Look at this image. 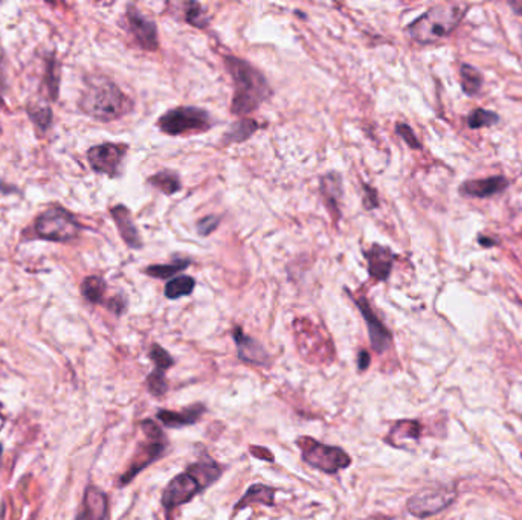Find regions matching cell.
Segmentation results:
<instances>
[{
    "label": "cell",
    "instance_id": "9a60e30c",
    "mask_svg": "<svg viewBox=\"0 0 522 520\" xmlns=\"http://www.w3.org/2000/svg\"><path fill=\"white\" fill-rule=\"evenodd\" d=\"M509 185V178L504 176H492L464 182L459 186V194H463L464 197H475V199H485V197H492L506 191Z\"/></svg>",
    "mask_w": 522,
    "mask_h": 520
},
{
    "label": "cell",
    "instance_id": "4316f807",
    "mask_svg": "<svg viewBox=\"0 0 522 520\" xmlns=\"http://www.w3.org/2000/svg\"><path fill=\"white\" fill-rule=\"evenodd\" d=\"M196 281L191 276H178L168 281L165 285V296L168 299H179L193 293Z\"/></svg>",
    "mask_w": 522,
    "mask_h": 520
},
{
    "label": "cell",
    "instance_id": "484cf974",
    "mask_svg": "<svg viewBox=\"0 0 522 520\" xmlns=\"http://www.w3.org/2000/svg\"><path fill=\"white\" fill-rule=\"evenodd\" d=\"M107 285L101 276H87L81 284V294L92 304H103Z\"/></svg>",
    "mask_w": 522,
    "mask_h": 520
},
{
    "label": "cell",
    "instance_id": "ba28073f",
    "mask_svg": "<svg viewBox=\"0 0 522 520\" xmlns=\"http://www.w3.org/2000/svg\"><path fill=\"white\" fill-rule=\"evenodd\" d=\"M81 226L65 208H49L35 220V234L49 241H70L79 235Z\"/></svg>",
    "mask_w": 522,
    "mask_h": 520
},
{
    "label": "cell",
    "instance_id": "d4e9b609",
    "mask_svg": "<svg viewBox=\"0 0 522 520\" xmlns=\"http://www.w3.org/2000/svg\"><path fill=\"white\" fill-rule=\"evenodd\" d=\"M190 259L187 258H176L174 261L170 264H155V266H148L144 273L148 276L157 278V280H168V278L174 276L176 273H179L185 271L190 266Z\"/></svg>",
    "mask_w": 522,
    "mask_h": 520
},
{
    "label": "cell",
    "instance_id": "30bf717a",
    "mask_svg": "<svg viewBox=\"0 0 522 520\" xmlns=\"http://www.w3.org/2000/svg\"><path fill=\"white\" fill-rule=\"evenodd\" d=\"M127 150L124 143H101L87 151V160L93 171L113 177L119 173Z\"/></svg>",
    "mask_w": 522,
    "mask_h": 520
},
{
    "label": "cell",
    "instance_id": "1f68e13d",
    "mask_svg": "<svg viewBox=\"0 0 522 520\" xmlns=\"http://www.w3.org/2000/svg\"><path fill=\"white\" fill-rule=\"evenodd\" d=\"M28 113L31 116V119L34 121V124L37 125L40 130L49 129V125L52 122V110L49 105H45V107L35 105L34 109L32 107H28Z\"/></svg>",
    "mask_w": 522,
    "mask_h": 520
},
{
    "label": "cell",
    "instance_id": "f35d334b",
    "mask_svg": "<svg viewBox=\"0 0 522 520\" xmlns=\"http://www.w3.org/2000/svg\"><path fill=\"white\" fill-rule=\"evenodd\" d=\"M370 363H371L370 354L367 351H364V349H362V351L358 356V368H359V371H367Z\"/></svg>",
    "mask_w": 522,
    "mask_h": 520
},
{
    "label": "cell",
    "instance_id": "7402d4cb",
    "mask_svg": "<svg viewBox=\"0 0 522 520\" xmlns=\"http://www.w3.org/2000/svg\"><path fill=\"white\" fill-rule=\"evenodd\" d=\"M148 183L157 188L159 191L167 194V195H173L176 193L181 191V177L176 171H171V169H164V171H159L153 174L152 177H148Z\"/></svg>",
    "mask_w": 522,
    "mask_h": 520
},
{
    "label": "cell",
    "instance_id": "836d02e7",
    "mask_svg": "<svg viewBox=\"0 0 522 520\" xmlns=\"http://www.w3.org/2000/svg\"><path fill=\"white\" fill-rule=\"evenodd\" d=\"M396 131H397V134H399V136L406 142V143H408V147H411V148H414V150H420L422 148V143H420V141L417 139V136H415V134H414V130L410 127V125L408 124H397L396 125Z\"/></svg>",
    "mask_w": 522,
    "mask_h": 520
},
{
    "label": "cell",
    "instance_id": "ab89813d",
    "mask_svg": "<svg viewBox=\"0 0 522 520\" xmlns=\"http://www.w3.org/2000/svg\"><path fill=\"white\" fill-rule=\"evenodd\" d=\"M478 241H480V245L483 246V247H495V246H498V241L497 240H492V238H485V237H483V235H480V237H478Z\"/></svg>",
    "mask_w": 522,
    "mask_h": 520
},
{
    "label": "cell",
    "instance_id": "60d3db41",
    "mask_svg": "<svg viewBox=\"0 0 522 520\" xmlns=\"http://www.w3.org/2000/svg\"><path fill=\"white\" fill-rule=\"evenodd\" d=\"M509 5L511 6V10L515 11V14L522 15V2H516V0H513V2H509Z\"/></svg>",
    "mask_w": 522,
    "mask_h": 520
},
{
    "label": "cell",
    "instance_id": "f1b7e54d",
    "mask_svg": "<svg viewBox=\"0 0 522 520\" xmlns=\"http://www.w3.org/2000/svg\"><path fill=\"white\" fill-rule=\"evenodd\" d=\"M183 15H185V20H187L191 26H196V28H207L209 23V15L207 14L205 8L197 2L185 4Z\"/></svg>",
    "mask_w": 522,
    "mask_h": 520
},
{
    "label": "cell",
    "instance_id": "ffe728a7",
    "mask_svg": "<svg viewBox=\"0 0 522 520\" xmlns=\"http://www.w3.org/2000/svg\"><path fill=\"white\" fill-rule=\"evenodd\" d=\"M254 504L273 507L275 505V490L269 486H264V483H254L246 490L242 499L237 502L235 511H242Z\"/></svg>",
    "mask_w": 522,
    "mask_h": 520
},
{
    "label": "cell",
    "instance_id": "4dcf8cb0",
    "mask_svg": "<svg viewBox=\"0 0 522 520\" xmlns=\"http://www.w3.org/2000/svg\"><path fill=\"white\" fill-rule=\"evenodd\" d=\"M58 84H60V75H58V65L56 60L46 61V72H45V87L48 89V95L52 101L57 100L58 96Z\"/></svg>",
    "mask_w": 522,
    "mask_h": 520
},
{
    "label": "cell",
    "instance_id": "7c38bea8",
    "mask_svg": "<svg viewBox=\"0 0 522 520\" xmlns=\"http://www.w3.org/2000/svg\"><path fill=\"white\" fill-rule=\"evenodd\" d=\"M126 19L130 34L133 35V39L141 48L144 51H156L159 48L157 28L153 20H150L135 6L127 8Z\"/></svg>",
    "mask_w": 522,
    "mask_h": 520
},
{
    "label": "cell",
    "instance_id": "b9f144b4",
    "mask_svg": "<svg viewBox=\"0 0 522 520\" xmlns=\"http://www.w3.org/2000/svg\"><path fill=\"white\" fill-rule=\"evenodd\" d=\"M0 456H2V444H0Z\"/></svg>",
    "mask_w": 522,
    "mask_h": 520
},
{
    "label": "cell",
    "instance_id": "603a6c76",
    "mask_svg": "<svg viewBox=\"0 0 522 520\" xmlns=\"http://www.w3.org/2000/svg\"><path fill=\"white\" fill-rule=\"evenodd\" d=\"M261 125L256 122L255 119H243V121H238L235 124H233L231 130H229L225 138L222 141L223 145H231V143H237V142H243L246 139H249L252 134L260 130Z\"/></svg>",
    "mask_w": 522,
    "mask_h": 520
},
{
    "label": "cell",
    "instance_id": "7a4b0ae2",
    "mask_svg": "<svg viewBox=\"0 0 522 520\" xmlns=\"http://www.w3.org/2000/svg\"><path fill=\"white\" fill-rule=\"evenodd\" d=\"M223 474L222 465H218L211 456L205 455L194 464L188 465L183 473L174 476L162 493V507L171 511L187 504L200 491L212 486Z\"/></svg>",
    "mask_w": 522,
    "mask_h": 520
},
{
    "label": "cell",
    "instance_id": "f546056e",
    "mask_svg": "<svg viewBox=\"0 0 522 520\" xmlns=\"http://www.w3.org/2000/svg\"><path fill=\"white\" fill-rule=\"evenodd\" d=\"M150 358H152L155 363L153 371L167 372V370H170L174 365V358L170 356V353L157 344H153L152 348H150Z\"/></svg>",
    "mask_w": 522,
    "mask_h": 520
},
{
    "label": "cell",
    "instance_id": "5b68a950",
    "mask_svg": "<svg viewBox=\"0 0 522 520\" xmlns=\"http://www.w3.org/2000/svg\"><path fill=\"white\" fill-rule=\"evenodd\" d=\"M139 429L143 430L145 439L143 443H139L138 449L133 455V460H131L129 469L119 479V486L122 487L133 481L141 472L148 467V465H152L155 461L162 458L168 449V439L155 421L152 420L141 421Z\"/></svg>",
    "mask_w": 522,
    "mask_h": 520
},
{
    "label": "cell",
    "instance_id": "74e56055",
    "mask_svg": "<svg viewBox=\"0 0 522 520\" xmlns=\"http://www.w3.org/2000/svg\"><path fill=\"white\" fill-rule=\"evenodd\" d=\"M249 452L255 456L256 460H263V461H268V462H273V455L268 449H264V447H255V446H252L251 449H249Z\"/></svg>",
    "mask_w": 522,
    "mask_h": 520
},
{
    "label": "cell",
    "instance_id": "e0dca14e",
    "mask_svg": "<svg viewBox=\"0 0 522 520\" xmlns=\"http://www.w3.org/2000/svg\"><path fill=\"white\" fill-rule=\"evenodd\" d=\"M109 513V500L98 487L89 486L83 498V511L79 520H105Z\"/></svg>",
    "mask_w": 522,
    "mask_h": 520
},
{
    "label": "cell",
    "instance_id": "5bb4252c",
    "mask_svg": "<svg viewBox=\"0 0 522 520\" xmlns=\"http://www.w3.org/2000/svg\"><path fill=\"white\" fill-rule=\"evenodd\" d=\"M365 259L368 266V273L376 281H386L391 275L396 255L389 247L380 245H371L365 252Z\"/></svg>",
    "mask_w": 522,
    "mask_h": 520
},
{
    "label": "cell",
    "instance_id": "8992f818",
    "mask_svg": "<svg viewBox=\"0 0 522 520\" xmlns=\"http://www.w3.org/2000/svg\"><path fill=\"white\" fill-rule=\"evenodd\" d=\"M296 444L304 462L324 473L334 474L339 470L348 469L351 465L350 455L341 447L322 444L311 436H299L296 439Z\"/></svg>",
    "mask_w": 522,
    "mask_h": 520
},
{
    "label": "cell",
    "instance_id": "d6986e66",
    "mask_svg": "<svg viewBox=\"0 0 522 520\" xmlns=\"http://www.w3.org/2000/svg\"><path fill=\"white\" fill-rule=\"evenodd\" d=\"M112 217L115 220L122 240L126 241V245L131 249H141L143 247V240H141L139 230L135 225L133 219H131L130 211L124 204H117L110 209Z\"/></svg>",
    "mask_w": 522,
    "mask_h": 520
},
{
    "label": "cell",
    "instance_id": "52a82bcc",
    "mask_svg": "<svg viewBox=\"0 0 522 520\" xmlns=\"http://www.w3.org/2000/svg\"><path fill=\"white\" fill-rule=\"evenodd\" d=\"M157 127L170 136L203 133L212 127L211 115L199 107H176L157 119Z\"/></svg>",
    "mask_w": 522,
    "mask_h": 520
},
{
    "label": "cell",
    "instance_id": "44dd1931",
    "mask_svg": "<svg viewBox=\"0 0 522 520\" xmlns=\"http://www.w3.org/2000/svg\"><path fill=\"white\" fill-rule=\"evenodd\" d=\"M420 424L417 421L412 420H403L396 423L394 427L389 432V436L386 438L388 443H391L394 447H400V444L406 439H417L420 436Z\"/></svg>",
    "mask_w": 522,
    "mask_h": 520
},
{
    "label": "cell",
    "instance_id": "d590c367",
    "mask_svg": "<svg viewBox=\"0 0 522 520\" xmlns=\"http://www.w3.org/2000/svg\"><path fill=\"white\" fill-rule=\"evenodd\" d=\"M362 188H364V206L365 209H376L379 206V195H377V191L374 190L373 186H370L367 183L362 185Z\"/></svg>",
    "mask_w": 522,
    "mask_h": 520
},
{
    "label": "cell",
    "instance_id": "8d00e7d4",
    "mask_svg": "<svg viewBox=\"0 0 522 520\" xmlns=\"http://www.w3.org/2000/svg\"><path fill=\"white\" fill-rule=\"evenodd\" d=\"M5 79H6V57L4 48L0 46V98H2L5 92Z\"/></svg>",
    "mask_w": 522,
    "mask_h": 520
},
{
    "label": "cell",
    "instance_id": "4fadbf2b",
    "mask_svg": "<svg viewBox=\"0 0 522 520\" xmlns=\"http://www.w3.org/2000/svg\"><path fill=\"white\" fill-rule=\"evenodd\" d=\"M233 337L237 345V354L240 360L255 365V366H263V368L270 366L272 358L269 353L264 349V346L259 342V340H255L254 337L244 334L242 327H234Z\"/></svg>",
    "mask_w": 522,
    "mask_h": 520
},
{
    "label": "cell",
    "instance_id": "ac0fdd59",
    "mask_svg": "<svg viewBox=\"0 0 522 520\" xmlns=\"http://www.w3.org/2000/svg\"><path fill=\"white\" fill-rule=\"evenodd\" d=\"M321 193L324 203L329 209L333 220L338 221L341 219V200H342V178L338 173H327L321 178Z\"/></svg>",
    "mask_w": 522,
    "mask_h": 520
},
{
    "label": "cell",
    "instance_id": "9c48e42d",
    "mask_svg": "<svg viewBox=\"0 0 522 520\" xmlns=\"http://www.w3.org/2000/svg\"><path fill=\"white\" fill-rule=\"evenodd\" d=\"M455 498L457 493L452 487H431L410 498L406 508L412 516L426 519L452 505Z\"/></svg>",
    "mask_w": 522,
    "mask_h": 520
},
{
    "label": "cell",
    "instance_id": "6da1fadb",
    "mask_svg": "<svg viewBox=\"0 0 522 520\" xmlns=\"http://www.w3.org/2000/svg\"><path fill=\"white\" fill-rule=\"evenodd\" d=\"M225 67L234 82L231 113L244 116L255 112L272 95L266 78L251 63L234 56L225 57Z\"/></svg>",
    "mask_w": 522,
    "mask_h": 520
},
{
    "label": "cell",
    "instance_id": "3957f363",
    "mask_svg": "<svg viewBox=\"0 0 522 520\" xmlns=\"http://www.w3.org/2000/svg\"><path fill=\"white\" fill-rule=\"evenodd\" d=\"M469 5L446 2L431 6L406 28L410 37L420 44H431L452 34L466 17Z\"/></svg>",
    "mask_w": 522,
    "mask_h": 520
},
{
    "label": "cell",
    "instance_id": "8fae6325",
    "mask_svg": "<svg viewBox=\"0 0 522 520\" xmlns=\"http://www.w3.org/2000/svg\"><path fill=\"white\" fill-rule=\"evenodd\" d=\"M353 301H355L359 311L362 313V316H364V320H365L367 328H368L371 348H373L374 351L379 353V354L385 353L386 349L389 348V345H391V342H393L391 331H389L385 327L384 322L379 319V316L376 315L374 310L371 308L367 298H364V296H359V298H353Z\"/></svg>",
    "mask_w": 522,
    "mask_h": 520
},
{
    "label": "cell",
    "instance_id": "e575fe53",
    "mask_svg": "<svg viewBox=\"0 0 522 520\" xmlns=\"http://www.w3.org/2000/svg\"><path fill=\"white\" fill-rule=\"evenodd\" d=\"M218 223H220V219H218V217H214V215H209V217L202 219V220L197 223V230H199V234L203 235V237H207V235L212 234V232H214V230L217 229Z\"/></svg>",
    "mask_w": 522,
    "mask_h": 520
},
{
    "label": "cell",
    "instance_id": "277c9868",
    "mask_svg": "<svg viewBox=\"0 0 522 520\" xmlns=\"http://www.w3.org/2000/svg\"><path fill=\"white\" fill-rule=\"evenodd\" d=\"M78 105L87 116L101 122L119 119L133 110V101L130 100V96L124 93L117 84L104 78L87 86Z\"/></svg>",
    "mask_w": 522,
    "mask_h": 520
},
{
    "label": "cell",
    "instance_id": "83f0119b",
    "mask_svg": "<svg viewBox=\"0 0 522 520\" xmlns=\"http://www.w3.org/2000/svg\"><path fill=\"white\" fill-rule=\"evenodd\" d=\"M500 121L498 113H495L492 110H485V109H474L467 116V125L469 129H484V127H492Z\"/></svg>",
    "mask_w": 522,
    "mask_h": 520
},
{
    "label": "cell",
    "instance_id": "cb8c5ba5",
    "mask_svg": "<svg viewBox=\"0 0 522 520\" xmlns=\"http://www.w3.org/2000/svg\"><path fill=\"white\" fill-rule=\"evenodd\" d=\"M459 78H462V89L467 96H475L478 92L481 91L483 86V74L476 67L467 65H462L459 67Z\"/></svg>",
    "mask_w": 522,
    "mask_h": 520
},
{
    "label": "cell",
    "instance_id": "d6a6232c",
    "mask_svg": "<svg viewBox=\"0 0 522 520\" xmlns=\"http://www.w3.org/2000/svg\"><path fill=\"white\" fill-rule=\"evenodd\" d=\"M147 388L150 394L155 397H162L168 391V382L165 379V372L152 371L147 377Z\"/></svg>",
    "mask_w": 522,
    "mask_h": 520
},
{
    "label": "cell",
    "instance_id": "2e32d148",
    "mask_svg": "<svg viewBox=\"0 0 522 520\" xmlns=\"http://www.w3.org/2000/svg\"><path fill=\"white\" fill-rule=\"evenodd\" d=\"M205 412H207V408L200 405V403H197V405L185 408L181 412L161 409L156 414V418L168 429H179L185 426L196 424Z\"/></svg>",
    "mask_w": 522,
    "mask_h": 520
}]
</instances>
